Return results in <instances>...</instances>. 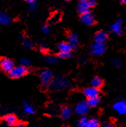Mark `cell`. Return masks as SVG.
I'll use <instances>...</instances> for the list:
<instances>
[{
	"label": "cell",
	"instance_id": "obj_1",
	"mask_svg": "<svg viewBox=\"0 0 126 127\" xmlns=\"http://www.w3.org/2000/svg\"><path fill=\"white\" fill-rule=\"evenodd\" d=\"M51 87L54 91H61L65 89L69 86V82L66 78L62 76H58L53 79L51 83Z\"/></svg>",
	"mask_w": 126,
	"mask_h": 127
},
{
	"label": "cell",
	"instance_id": "obj_2",
	"mask_svg": "<svg viewBox=\"0 0 126 127\" xmlns=\"http://www.w3.org/2000/svg\"><path fill=\"white\" fill-rule=\"evenodd\" d=\"M27 72H28L27 67L20 65V66H14L13 67V69L10 72H8V74L11 78L18 79L24 76V75L27 74Z\"/></svg>",
	"mask_w": 126,
	"mask_h": 127
},
{
	"label": "cell",
	"instance_id": "obj_3",
	"mask_svg": "<svg viewBox=\"0 0 126 127\" xmlns=\"http://www.w3.org/2000/svg\"><path fill=\"white\" fill-rule=\"evenodd\" d=\"M40 79H41L42 84L44 87L49 86L50 84H51V83H52L54 79L52 71L48 69L42 71L40 75Z\"/></svg>",
	"mask_w": 126,
	"mask_h": 127
},
{
	"label": "cell",
	"instance_id": "obj_4",
	"mask_svg": "<svg viewBox=\"0 0 126 127\" xmlns=\"http://www.w3.org/2000/svg\"><path fill=\"white\" fill-rule=\"evenodd\" d=\"M109 30L113 33L121 35L123 33V20L121 18H118L115 22L110 26Z\"/></svg>",
	"mask_w": 126,
	"mask_h": 127
},
{
	"label": "cell",
	"instance_id": "obj_5",
	"mask_svg": "<svg viewBox=\"0 0 126 127\" xmlns=\"http://www.w3.org/2000/svg\"><path fill=\"white\" fill-rule=\"evenodd\" d=\"M113 110L120 115H126V101L118 100L113 106Z\"/></svg>",
	"mask_w": 126,
	"mask_h": 127
},
{
	"label": "cell",
	"instance_id": "obj_6",
	"mask_svg": "<svg viewBox=\"0 0 126 127\" xmlns=\"http://www.w3.org/2000/svg\"><path fill=\"white\" fill-rule=\"evenodd\" d=\"M89 110V106H88L87 102L85 101H81L77 103L75 106V112L76 114L79 115H85V114L88 113Z\"/></svg>",
	"mask_w": 126,
	"mask_h": 127
},
{
	"label": "cell",
	"instance_id": "obj_7",
	"mask_svg": "<svg viewBox=\"0 0 126 127\" xmlns=\"http://www.w3.org/2000/svg\"><path fill=\"white\" fill-rule=\"evenodd\" d=\"M0 67L1 68L6 71V72H10L14 67L13 61H11L9 58H3L0 61Z\"/></svg>",
	"mask_w": 126,
	"mask_h": 127
},
{
	"label": "cell",
	"instance_id": "obj_8",
	"mask_svg": "<svg viewBox=\"0 0 126 127\" xmlns=\"http://www.w3.org/2000/svg\"><path fill=\"white\" fill-rule=\"evenodd\" d=\"M81 22L85 26H92L95 23V18L92 13L88 12V13L81 14Z\"/></svg>",
	"mask_w": 126,
	"mask_h": 127
},
{
	"label": "cell",
	"instance_id": "obj_9",
	"mask_svg": "<svg viewBox=\"0 0 126 127\" xmlns=\"http://www.w3.org/2000/svg\"><path fill=\"white\" fill-rule=\"evenodd\" d=\"M105 50H106V46L105 44L94 43L91 48L92 53L95 56H101L102 54H104Z\"/></svg>",
	"mask_w": 126,
	"mask_h": 127
},
{
	"label": "cell",
	"instance_id": "obj_10",
	"mask_svg": "<svg viewBox=\"0 0 126 127\" xmlns=\"http://www.w3.org/2000/svg\"><path fill=\"white\" fill-rule=\"evenodd\" d=\"M108 33L103 30H100L97 32L94 35V41L95 43H100V44H105L106 41L108 40Z\"/></svg>",
	"mask_w": 126,
	"mask_h": 127
},
{
	"label": "cell",
	"instance_id": "obj_11",
	"mask_svg": "<svg viewBox=\"0 0 126 127\" xmlns=\"http://www.w3.org/2000/svg\"><path fill=\"white\" fill-rule=\"evenodd\" d=\"M99 92H100L99 89L95 88V87H89L85 89L84 95L87 98H89L99 96Z\"/></svg>",
	"mask_w": 126,
	"mask_h": 127
},
{
	"label": "cell",
	"instance_id": "obj_12",
	"mask_svg": "<svg viewBox=\"0 0 126 127\" xmlns=\"http://www.w3.org/2000/svg\"><path fill=\"white\" fill-rule=\"evenodd\" d=\"M68 43L69 45L71 46L72 49H75L78 45V42H79V38H78L77 35L76 33H69L68 36Z\"/></svg>",
	"mask_w": 126,
	"mask_h": 127
},
{
	"label": "cell",
	"instance_id": "obj_13",
	"mask_svg": "<svg viewBox=\"0 0 126 127\" xmlns=\"http://www.w3.org/2000/svg\"><path fill=\"white\" fill-rule=\"evenodd\" d=\"M77 10L81 14L90 12V7L87 2H80L77 5Z\"/></svg>",
	"mask_w": 126,
	"mask_h": 127
},
{
	"label": "cell",
	"instance_id": "obj_14",
	"mask_svg": "<svg viewBox=\"0 0 126 127\" xmlns=\"http://www.w3.org/2000/svg\"><path fill=\"white\" fill-rule=\"evenodd\" d=\"M58 49L61 53H71L72 48L68 42H62L58 45Z\"/></svg>",
	"mask_w": 126,
	"mask_h": 127
},
{
	"label": "cell",
	"instance_id": "obj_15",
	"mask_svg": "<svg viewBox=\"0 0 126 127\" xmlns=\"http://www.w3.org/2000/svg\"><path fill=\"white\" fill-rule=\"evenodd\" d=\"M5 122L10 126H15L17 124V118L14 114H8L5 117Z\"/></svg>",
	"mask_w": 126,
	"mask_h": 127
},
{
	"label": "cell",
	"instance_id": "obj_16",
	"mask_svg": "<svg viewBox=\"0 0 126 127\" xmlns=\"http://www.w3.org/2000/svg\"><path fill=\"white\" fill-rule=\"evenodd\" d=\"M103 85V79L99 76H96L91 79V86L93 87L99 89Z\"/></svg>",
	"mask_w": 126,
	"mask_h": 127
},
{
	"label": "cell",
	"instance_id": "obj_17",
	"mask_svg": "<svg viewBox=\"0 0 126 127\" xmlns=\"http://www.w3.org/2000/svg\"><path fill=\"white\" fill-rule=\"evenodd\" d=\"M86 102H87V104L89 106V108H90V107H96L100 103V97L99 96H96V97L89 98L87 99Z\"/></svg>",
	"mask_w": 126,
	"mask_h": 127
},
{
	"label": "cell",
	"instance_id": "obj_18",
	"mask_svg": "<svg viewBox=\"0 0 126 127\" xmlns=\"http://www.w3.org/2000/svg\"><path fill=\"white\" fill-rule=\"evenodd\" d=\"M61 115L63 119H68L71 117V115H72V110L70 109L69 107L65 106L64 108H62L61 111Z\"/></svg>",
	"mask_w": 126,
	"mask_h": 127
},
{
	"label": "cell",
	"instance_id": "obj_19",
	"mask_svg": "<svg viewBox=\"0 0 126 127\" xmlns=\"http://www.w3.org/2000/svg\"><path fill=\"white\" fill-rule=\"evenodd\" d=\"M11 19L8 14L3 13V12H0V24H2V25H8Z\"/></svg>",
	"mask_w": 126,
	"mask_h": 127
},
{
	"label": "cell",
	"instance_id": "obj_20",
	"mask_svg": "<svg viewBox=\"0 0 126 127\" xmlns=\"http://www.w3.org/2000/svg\"><path fill=\"white\" fill-rule=\"evenodd\" d=\"M100 126V122L98 121V119L95 118H88L87 124L85 127H99Z\"/></svg>",
	"mask_w": 126,
	"mask_h": 127
},
{
	"label": "cell",
	"instance_id": "obj_21",
	"mask_svg": "<svg viewBox=\"0 0 126 127\" xmlns=\"http://www.w3.org/2000/svg\"><path fill=\"white\" fill-rule=\"evenodd\" d=\"M21 41L23 44V45H24L26 48H27V49H31V48L33 47L32 42L30 41L29 38H27L26 37H25V36H22Z\"/></svg>",
	"mask_w": 126,
	"mask_h": 127
},
{
	"label": "cell",
	"instance_id": "obj_22",
	"mask_svg": "<svg viewBox=\"0 0 126 127\" xmlns=\"http://www.w3.org/2000/svg\"><path fill=\"white\" fill-rule=\"evenodd\" d=\"M23 109H24L25 113L28 114H33L34 113V107L31 106L29 103H25L24 106H23Z\"/></svg>",
	"mask_w": 126,
	"mask_h": 127
},
{
	"label": "cell",
	"instance_id": "obj_23",
	"mask_svg": "<svg viewBox=\"0 0 126 127\" xmlns=\"http://www.w3.org/2000/svg\"><path fill=\"white\" fill-rule=\"evenodd\" d=\"M88 118L86 117H82L80 118V120L78 121V127H85L87 124Z\"/></svg>",
	"mask_w": 126,
	"mask_h": 127
},
{
	"label": "cell",
	"instance_id": "obj_24",
	"mask_svg": "<svg viewBox=\"0 0 126 127\" xmlns=\"http://www.w3.org/2000/svg\"><path fill=\"white\" fill-rule=\"evenodd\" d=\"M46 62L48 63L49 64H54L57 62V60L54 57H51V56H50V57H47L46 58Z\"/></svg>",
	"mask_w": 126,
	"mask_h": 127
},
{
	"label": "cell",
	"instance_id": "obj_25",
	"mask_svg": "<svg viewBox=\"0 0 126 127\" xmlns=\"http://www.w3.org/2000/svg\"><path fill=\"white\" fill-rule=\"evenodd\" d=\"M70 55H71V53H61V52H59L58 57L61 59H67L70 57Z\"/></svg>",
	"mask_w": 126,
	"mask_h": 127
},
{
	"label": "cell",
	"instance_id": "obj_26",
	"mask_svg": "<svg viewBox=\"0 0 126 127\" xmlns=\"http://www.w3.org/2000/svg\"><path fill=\"white\" fill-rule=\"evenodd\" d=\"M21 65L22 66H24V67H28L30 65V61H29L28 59H26V58H22L21 60Z\"/></svg>",
	"mask_w": 126,
	"mask_h": 127
},
{
	"label": "cell",
	"instance_id": "obj_27",
	"mask_svg": "<svg viewBox=\"0 0 126 127\" xmlns=\"http://www.w3.org/2000/svg\"><path fill=\"white\" fill-rule=\"evenodd\" d=\"M121 64H122V63L121 61V60H114L113 61V65L115 67H117V68L118 67H121Z\"/></svg>",
	"mask_w": 126,
	"mask_h": 127
},
{
	"label": "cell",
	"instance_id": "obj_28",
	"mask_svg": "<svg viewBox=\"0 0 126 127\" xmlns=\"http://www.w3.org/2000/svg\"><path fill=\"white\" fill-rule=\"evenodd\" d=\"M87 3L89 4V6L90 8H91V7H93V6H96V4H97V0H88V1H87Z\"/></svg>",
	"mask_w": 126,
	"mask_h": 127
},
{
	"label": "cell",
	"instance_id": "obj_29",
	"mask_svg": "<svg viewBox=\"0 0 126 127\" xmlns=\"http://www.w3.org/2000/svg\"><path fill=\"white\" fill-rule=\"evenodd\" d=\"M42 30V32L44 33H50V28L47 26H43Z\"/></svg>",
	"mask_w": 126,
	"mask_h": 127
},
{
	"label": "cell",
	"instance_id": "obj_30",
	"mask_svg": "<svg viewBox=\"0 0 126 127\" xmlns=\"http://www.w3.org/2000/svg\"><path fill=\"white\" fill-rule=\"evenodd\" d=\"M30 9L31 10H34L36 9V2H33V3H30Z\"/></svg>",
	"mask_w": 126,
	"mask_h": 127
},
{
	"label": "cell",
	"instance_id": "obj_31",
	"mask_svg": "<svg viewBox=\"0 0 126 127\" xmlns=\"http://www.w3.org/2000/svg\"><path fill=\"white\" fill-rule=\"evenodd\" d=\"M101 127H113V125L112 123H105V124L102 125Z\"/></svg>",
	"mask_w": 126,
	"mask_h": 127
},
{
	"label": "cell",
	"instance_id": "obj_32",
	"mask_svg": "<svg viewBox=\"0 0 126 127\" xmlns=\"http://www.w3.org/2000/svg\"><path fill=\"white\" fill-rule=\"evenodd\" d=\"M16 127H25L24 123H17Z\"/></svg>",
	"mask_w": 126,
	"mask_h": 127
},
{
	"label": "cell",
	"instance_id": "obj_33",
	"mask_svg": "<svg viewBox=\"0 0 126 127\" xmlns=\"http://www.w3.org/2000/svg\"><path fill=\"white\" fill-rule=\"evenodd\" d=\"M26 2H27L28 3H33V2H35V0H26Z\"/></svg>",
	"mask_w": 126,
	"mask_h": 127
},
{
	"label": "cell",
	"instance_id": "obj_34",
	"mask_svg": "<svg viewBox=\"0 0 126 127\" xmlns=\"http://www.w3.org/2000/svg\"><path fill=\"white\" fill-rule=\"evenodd\" d=\"M121 2L123 4H126V0H121Z\"/></svg>",
	"mask_w": 126,
	"mask_h": 127
},
{
	"label": "cell",
	"instance_id": "obj_35",
	"mask_svg": "<svg viewBox=\"0 0 126 127\" xmlns=\"http://www.w3.org/2000/svg\"><path fill=\"white\" fill-rule=\"evenodd\" d=\"M88 0H80V2H87Z\"/></svg>",
	"mask_w": 126,
	"mask_h": 127
},
{
	"label": "cell",
	"instance_id": "obj_36",
	"mask_svg": "<svg viewBox=\"0 0 126 127\" xmlns=\"http://www.w3.org/2000/svg\"><path fill=\"white\" fill-rule=\"evenodd\" d=\"M62 127H68V126H62Z\"/></svg>",
	"mask_w": 126,
	"mask_h": 127
},
{
	"label": "cell",
	"instance_id": "obj_37",
	"mask_svg": "<svg viewBox=\"0 0 126 127\" xmlns=\"http://www.w3.org/2000/svg\"><path fill=\"white\" fill-rule=\"evenodd\" d=\"M67 1H71V0H67Z\"/></svg>",
	"mask_w": 126,
	"mask_h": 127
}]
</instances>
